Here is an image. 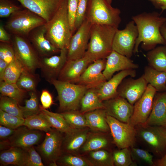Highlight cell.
<instances>
[{
	"label": "cell",
	"instance_id": "obj_43",
	"mask_svg": "<svg viewBox=\"0 0 166 166\" xmlns=\"http://www.w3.org/2000/svg\"><path fill=\"white\" fill-rule=\"evenodd\" d=\"M19 105V103L14 99L0 96V109L11 115L24 118Z\"/></svg>",
	"mask_w": 166,
	"mask_h": 166
},
{
	"label": "cell",
	"instance_id": "obj_1",
	"mask_svg": "<svg viewBox=\"0 0 166 166\" xmlns=\"http://www.w3.org/2000/svg\"><path fill=\"white\" fill-rule=\"evenodd\" d=\"M132 19L138 31L133 53H138L141 43L142 48L147 51L154 49L158 44H166L160 31L161 26L166 22V18L157 12H144L132 16Z\"/></svg>",
	"mask_w": 166,
	"mask_h": 166
},
{
	"label": "cell",
	"instance_id": "obj_5",
	"mask_svg": "<svg viewBox=\"0 0 166 166\" xmlns=\"http://www.w3.org/2000/svg\"><path fill=\"white\" fill-rule=\"evenodd\" d=\"M46 23L42 17L25 8L11 14L4 26L13 35L28 38L32 31Z\"/></svg>",
	"mask_w": 166,
	"mask_h": 166
},
{
	"label": "cell",
	"instance_id": "obj_32",
	"mask_svg": "<svg viewBox=\"0 0 166 166\" xmlns=\"http://www.w3.org/2000/svg\"><path fill=\"white\" fill-rule=\"evenodd\" d=\"M40 108L41 112L46 118L53 128L65 134L71 133L76 129L69 125L60 113L50 112L43 108L41 105Z\"/></svg>",
	"mask_w": 166,
	"mask_h": 166
},
{
	"label": "cell",
	"instance_id": "obj_15",
	"mask_svg": "<svg viewBox=\"0 0 166 166\" xmlns=\"http://www.w3.org/2000/svg\"><path fill=\"white\" fill-rule=\"evenodd\" d=\"M106 60V59H100L91 63L75 84L84 86L88 89L99 88L107 81L102 73Z\"/></svg>",
	"mask_w": 166,
	"mask_h": 166
},
{
	"label": "cell",
	"instance_id": "obj_28",
	"mask_svg": "<svg viewBox=\"0 0 166 166\" xmlns=\"http://www.w3.org/2000/svg\"><path fill=\"white\" fill-rule=\"evenodd\" d=\"M27 159L26 151L20 148L11 147L2 150L0 153V163L3 165L26 166Z\"/></svg>",
	"mask_w": 166,
	"mask_h": 166
},
{
	"label": "cell",
	"instance_id": "obj_8",
	"mask_svg": "<svg viewBox=\"0 0 166 166\" xmlns=\"http://www.w3.org/2000/svg\"><path fill=\"white\" fill-rule=\"evenodd\" d=\"M12 44L15 57L25 69L35 73L39 69L41 57L28 39L13 35Z\"/></svg>",
	"mask_w": 166,
	"mask_h": 166
},
{
	"label": "cell",
	"instance_id": "obj_55",
	"mask_svg": "<svg viewBox=\"0 0 166 166\" xmlns=\"http://www.w3.org/2000/svg\"><path fill=\"white\" fill-rule=\"evenodd\" d=\"M154 162V166H166V151L162 157L158 158Z\"/></svg>",
	"mask_w": 166,
	"mask_h": 166
},
{
	"label": "cell",
	"instance_id": "obj_16",
	"mask_svg": "<svg viewBox=\"0 0 166 166\" xmlns=\"http://www.w3.org/2000/svg\"><path fill=\"white\" fill-rule=\"evenodd\" d=\"M127 77L122 81L118 87V95L125 99L134 105L144 94L148 84L143 75L136 79L132 77Z\"/></svg>",
	"mask_w": 166,
	"mask_h": 166
},
{
	"label": "cell",
	"instance_id": "obj_42",
	"mask_svg": "<svg viewBox=\"0 0 166 166\" xmlns=\"http://www.w3.org/2000/svg\"><path fill=\"white\" fill-rule=\"evenodd\" d=\"M114 166H136L137 165L132 160L130 148H126L112 152Z\"/></svg>",
	"mask_w": 166,
	"mask_h": 166
},
{
	"label": "cell",
	"instance_id": "obj_29",
	"mask_svg": "<svg viewBox=\"0 0 166 166\" xmlns=\"http://www.w3.org/2000/svg\"><path fill=\"white\" fill-rule=\"evenodd\" d=\"M143 75L148 84L157 92L166 91V72L157 70L149 65L145 67Z\"/></svg>",
	"mask_w": 166,
	"mask_h": 166
},
{
	"label": "cell",
	"instance_id": "obj_23",
	"mask_svg": "<svg viewBox=\"0 0 166 166\" xmlns=\"http://www.w3.org/2000/svg\"><path fill=\"white\" fill-rule=\"evenodd\" d=\"M136 75L135 69H128L120 71L97 89L99 98L103 101L117 96V89L122 81L128 76L134 77Z\"/></svg>",
	"mask_w": 166,
	"mask_h": 166
},
{
	"label": "cell",
	"instance_id": "obj_48",
	"mask_svg": "<svg viewBox=\"0 0 166 166\" xmlns=\"http://www.w3.org/2000/svg\"><path fill=\"white\" fill-rule=\"evenodd\" d=\"M27 153V159L26 166H44L42 158L33 146L25 149Z\"/></svg>",
	"mask_w": 166,
	"mask_h": 166
},
{
	"label": "cell",
	"instance_id": "obj_37",
	"mask_svg": "<svg viewBox=\"0 0 166 166\" xmlns=\"http://www.w3.org/2000/svg\"><path fill=\"white\" fill-rule=\"evenodd\" d=\"M26 91L20 88L16 83L3 81L0 82L1 95L7 96L17 101L19 103L23 99Z\"/></svg>",
	"mask_w": 166,
	"mask_h": 166
},
{
	"label": "cell",
	"instance_id": "obj_12",
	"mask_svg": "<svg viewBox=\"0 0 166 166\" xmlns=\"http://www.w3.org/2000/svg\"><path fill=\"white\" fill-rule=\"evenodd\" d=\"M91 24L85 18L73 35L68 49L67 60H75L82 57L88 48Z\"/></svg>",
	"mask_w": 166,
	"mask_h": 166
},
{
	"label": "cell",
	"instance_id": "obj_10",
	"mask_svg": "<svg viewBox=\"0 0 166 166\" xmlns=\"http://www.w3.org/2000/svg\"><path fill=\"white\" fill-rule=\"evenodd\" d=\"M62 133L53 128L46 132L43 142L37 149L43 161L49 166L57 165V161L61 155L63 136Z\"/></svg>",
	"mask_w": 166,
	"mask_h": 166
},
{
	"label": "cell",
	"instance_id": "obj_30",
	"mask_svg": "<svg viewBox=\"0 0 166 166\" xmlns=\"http://www.w3.org/2000/svg\"><path fill=\"white\" fill-rule=\"evenodd\" d=\"M105 109L103 101L99 98L97 89H88L81 98L79 111L83 114L95 109Z\"/></svg>",
	"mask_w": 166,
	"mask_h": 166
},
{
	"label": "cell",
	"instance_id": "obj_27",
	"mask_svg": "<svg viewBox=\"0 0 166 166\" xmlns=\"http://www.w3.org/2000/svg\"><path fill=\"white\" fill-rule=\"evenodd\" d=\"M84 114L89 128L91 131L110 132L109 127L106 120L107 114L105 109H97Z\"/></svg>",
	"mask_w": 166,
	"mask_h": 166
},
{
	"label": "cell",
	"instance_id": "obj_50",
	"mask_svg": "<svg viewBox=\"0 0 166 166\" xmlns=\"http://www.w3.org/2000/svg\"><path fill=\"white\" fill-rule=\"evenodd\" d=\"M40 101L42 107L45 109L49 108L53 104L52 96L49 91L46 89L42 90Z\"/></svg>",
	"mask_w": 166,
	"mask_h": 166
},
{
	"label": "cell",
	"instance_id": "obj_46",
	"mask_svg": "<svg viewBox=\"0 0 166 166\" xmlns=\"http://www.w3.org/2000/svg\"><path fill=\"white\" fill-rule=\"evenodd\" d=\"M15 57V53L12 43L0 42V59L9 64Z\"/></svg>",
	"mask_w": 166,
	"mask_h": 166
},
{
	"label": "cell",
	"instance_id": "obj_21",
	"mask_svg": "<svg viewBox=\"0 0 166 166\" xmlns=\"http://www.w3.org/2000/svg\"><path fill=\"white\" fill-rule=\"evenodd\" d=\"M45 25L31 31L28 39L41 57H48L60 52L61 49L54 46L45 37Z\"/></svg>",
	"mask_w": 166,
	"mask_h": 166
},
{
	"label": "cell",
	"instance_id": "obj_53",
	"mask_svg": "<svg viewBox=\"0 0 166 166\" xmlns=\"http://www.w3.org/2000/svg\"><path fill=\"white\" fill-rule=\"evenodd\" d=\"M155 7L162 10V12L166 10V0H148Z\"/></svg>",
	"mask_w": 166,
	"mask_h": 166
},
{
	"label": "cell",
	"instance_id": "obj_22",
	"mask_svg": "<svg viewBox=\"0 0 166 166\" xmlns=\"http://www.w3.org/2000/svg\"><path fill=\"white\" fill-rule=\"evenodd\" d=\"M106 59L105 66L102 73L107 80L111 78L116 72L139 67V65L134 63L130 58L113 50Z\"/></svg>",
	"mask_w": 166,
	"mask_h": 166
},
{
	"label": "cell",
	"instance_id": "obj_24",
	"mask_svg": "<svg viewBox=\"0 0 166 166\" xmlns=\"http://www.w3.org/2000/svg\"><path fill=\"white\" fill-rule=\"evenodd\" d=\"M144 124L166 128V91L156 92L151 113Z\"/></svg>",
	"mask_w": 166,
	"mask_h": 166
},
{
	"label": "cell",
	"instance_id": "obj_47",
	"mask_svg": "<svg viewBox=\"0 0 166 166\" xmlns=\"http://www.w3.org/2000/svg\"><path fill=\"white\" fill-rule=\"evenodd\" d=\"M21 9L9 0H0V17L1 18L9 17L13 13Z\"/></svg>",
	"mask_w": 166,
	"mask_h": 166
},
{
	"label": "cell",
	"instance_id": "obj_2",
	"mask_svg": "<svg viewBox=\"0 0 166 166\" xmlns=\"http://www.w3.org/2000/svg\"><path fill=\"white\" fill-rule=\"evenodd\" d=\"M45 37L56 48L68 49L73 33L67 10V0H64L51 19L45 24Z\"/></svg>",
	"mask_w": 166,
	"mask_h": 166
},
{
	"label": "cell",
	"instance_id": "obj_33",
	"mask_svg": "<svg viewBox=\"0 0 166 166\" xmlns=\"http://www.w3.org/2000/svg\"><path fill=\"white\" fill-rule=\"evenodd\" d=\"M90 162L93 166H114L112 152L102 149L89 152L84 155Z\"/></svg>",
	"mask_w": 166,
	"mask_h": 166
},
{
	"label": "cell",
	"instance_id": "obj_51",
	"mask_svg": "<svg viewBox=\"0 0 166 166\" xmlns=\"http://www.w3.org/2000/svg\"><path fill=\"white\" fill-rule=\"evenodd\" d=\"M16 129L0 125V140H8L14 134Z\"/></svg>",
	"mask_w": 166,
	"mask_h": 166
},
{
	"label": "cell",
	"instance_id": "obj_52",
	"mask_svg": "<svg viewBox=\"0 0 166 166\" xmlns=\"http://www.w3.org/2000/svg\"><path fill=\"white\" fill-rule=\"evenodd\" d=\"M6 30L4 26L1 23L0 25V42L12 43L10 35Z\"/></svg>",
	"mask_w": 166,
	"mask_h": 166
},
{
	"label": "cell",
	"instance_id": "obj_34",
	"mask_svg": "<svg viewBox=\"0 0 166 166\" xmlns=\"http://www.w3.org/2000/svg\"><path fill=\"white\" fill-rule=\"evenodd\" d=\"M40 80L38 74L24 69L16 84L20 88L27 92H37V87Z\"/></svg>",
	"mask_w": 166,
	"mask_h": 166
},
{
	"label": "cell",
	"instance_id": "obj_20",
	"mask_svg": "<svg viewBox=\"0 0 166 166\" xmlns=\"http://www.w3.org/2000/svg\"><path fill=\"white\" fill-rule=\"evenodd\" d=\"M43 136L42 131L30 129L23 125L16 128L14 134L8 140L9 148L25 149L38 144Z\"/></svg>",
	"mask_w": 166,
	"mask_h": 166
},
{
	"label": "cell",
	"instance_id": "obj_6",
	"mask_svg": "<svg viewBox=\"0 0 166 166\" xmlns=\"http://www.w3.org/2000/svg\"><path fill=\"white\" fill-rule=\"evenodd\" d=\"M50 84L54 86L57 92L60 113L79 110L81 98L88 89L86 87L58 79L52 80Z\"/></svg>",
	"mask_w": 166,
	"mask_h": 166
},
{
	"label": "cell",
	"instance_id": "obj_3",
	"mask_svg": "<svg viewBox=\"0 0 166 166\" xmlns=\"http://www.w3.org/2000/svg\"><path fill=\"white\" fill-rule=\"evenodd\" d=\"M118 29L109 25H92L88 47L85 54L93 61L106 59L113 51V41Z\"/></svg>",
	"mask_w": 166,
	"mask_h": 166
},
{
	"label": "cell",
	"instance_id": "obj_36",
	"mask_svg": "<svg viewBox=\"0 0 166 166\" xmlns=\"http://www.w3.org/2000/svg\"><path fill=\"white\" fill-rule=\"evenodd\" d=\"M57 163L63 166H93L84 156L69 153H62Z\"/></svg>",
	"mask_w": 166,
	"mask_h": 166
},
{
	"label": "cell",
	"instance_id": "obj_39",
	"mask_svg": "<svg viewBox=\"0 0 166 166\" xmlns=\"http://www.w3.org/2000/svg\"><path fill=\"white\" fill-rule=\"evenodd\" d=\"M30 98L26 100L25 105L22 106L19 105L23 117L37 115L41 112V105L39 104L37 92H29Z\"/></svg>",
	"mask_w": 166,
	"mask_h": 166
},
{
	"label": "cell",
	"instance_id": "obj_57",
	"mask_svg": "<svg viewBox=\"0 0 166 166\" xmlns=\"http://www.w3.org/2000/svg\"><path fill=\"white\" fill-rule=\"evenodd\" d=\"M110 4H111L112 0H106Z\"/></svg>",
	"mask_w": 166,
	"mask_h": 166
},
{
	"label": "cell",
	"instance_id": "obj_56",
	"mask_svg": "<svg viewBox=\"0 0 166 166\" xmlns=\"http://www.w3.org/2000/svg\"><path fill=\"white\" fill-rule=\"evenodd\" d=\"M160 31L162 36L166 41V22L161 26Z\"/></svg>",
	"mask_w": 166,
	"mask_h": 166
},
{
	"label": "cell",
	"instance_id": "obj_44",
	"mask_svg": "<svg viewBox=\"0 0 166 166\" xmlns=\"http://www.w3.org/2000/svg\"><path fill=\"white\" fill-rule=\"evenodd\" d=\"M25 118L15 116L0 109V125L13 129L23 125Z\"/></svg>",
	"mask_w": 166,
	"mask_h": 166
},
{
	"label": "cell",
	"instance_id": "obj_18",
	"mask_svg": "<svg viewBox=\"0 0 166 166\" xmlns=\"http://www.w3.org/2000/svg\"><path fill=\"white\" fill-rule=\"evenodd\" d=\"M46 22L53 16L64 0H15Z\"/></svg>",
	"mask_w": 166,
	"mask_h": 166
},
{
	"label": "cell",
	"instance_id": "obj_11",
	"mask_svg": "<svg viewBox=\"0 0 166 166\" xmlns=\"http://www.w3.org/2000/svg\"><path fill=\"white\" fill-rule=\"evenodd\" d=\"M138 31L134 22H129L125 28L117 30L113 43V50L130 58L133 53Z\"/></svg>",
	"mask_w": 166,
	"mask_h": 166
},
{
	"label": "cell",
	"instance_id": "obj_17",
	"mask_svg": "<svg viewBox=\"0 0 166 166\" xmlns=\"http://www.w3.org/2000/svg\"><path fill=\"white\" fill-rule=\"evenodd\" d=\"M107 115L124 123H129L133 111L134 105L125 99L117 95L103 101Z\"/></svg>",
	"mask_w": 166,
	"mask_h": 166
},
{
	"label": "cell",
	"instance_id": "obj_19",
	"mask_svg": "<svg viewBox=\"0 0 166 166\" xmlns=\"http://www.w3.org/2000/svg\"><path fill=\"white\" fill-rule=\"evenodd\" d=\"M93 62L85 54L78 59L67 60L57 79L63 81L76 83L88 66Z\"/></svg>",
	"mask_w": 166,
	"mask_h": 166
},
{
	"label": "cell",
	"instance_id": "obj_14",
	"mask_svg": "<svg viewBox=\"0 0 166 166\" xmlns=\"http://www.w3.org/2000/svg\"><path fill=\"white\" fill-rule=\"evenodd\" d=\"M68 49H61L59 55L41 57L39 69L42 77L49 83L58 76L67 60Z\"/></svg>",
	"mask_w": 166,
	"mask_h": 166
},
{
	"label": "cell",
	"instance_id": "obj_26",
	"mask_svg": "<svg viewBox=\"0 0 166 166\" xmlns=\"http://www.w3.org/2000/svg\"><path fill=\"white\" fill-rule=\"evenodd\" d=\"M114 144L110 133L91 131L86 141L80 149L78 154L83 156L87 152L102 149L111 150Z\"/></svg>",
	"mask_w": 166,
	"mask_h": 166
},
{
	"label": "cell",
	"instance_id": "obj_25",
	"mask_svg": "<svg viewBox=\"0 0 166 166\" xmlns=\"http://www.w3.org/2000/svg\"><path fill=\"white\" fill-rule=\"evenodd\" d=\"M89 128L76 129L65 134L61 146L62 153L78 154L79 151L86 141L91 132Z\"/></svg>",
	"mask_w": 166,
	"mask_h": 166
},
{
	"label": "cell",
	"instance_id": "obj_35",
	"mask_svg": "<svg viewBox=\"0 0 166 166\" xmlns=\"http://www.w3.org/2000/svg\"><path fill=\"white\" fill-rule=\"evenodd\" d=\"M23 125L28 128L47 132L53 128L43 114H38L25 118Z\"/></svg>",
	"mask_w": 166,
	"mask_h": 166
},
{
	"label": "cell",
	"instance_id": "obj_4",
	"mask_svg": "<svg viewBox=\"0 0 166 166\" xmlns=\"http://www.w3.org/2000/svg\"><path fill=\"white\" fill-rule=\"evenodd\" d=\"M135 127L136 142L158 159L162 157L166 151V128L145 124Z\"/></svg>",
	"mask_w": 166,
	"mask_h": 166
},
{
	"label": "cell",
	"instance_id": "obj_45",
	"mask_svg": "<svg viewBox=\"0 0 166 166\" xmlns=\"http://www.w3.org/2000/svg\"><path fill=\"white\" fill-rule=\"evenodd\" d=\"M89 0H79L75 23V31L82 24L86 17Z\"/></svg>",
	"mask_w": 166,
	"mask_h": 166
},
{
	"label": "cell",
	"instance_id": "obj_49",
	"mask_svg": "<svg viewBox=\"0 0 166 166\" xmlns=\"http://www.w3.org/2000/svg\"><path fill=\"white\" fill-rule=\"evenodd\" d=\"M79 0H67L68 19L73 33L75 31V23Z\"/></svg>",
	"mask_w": 166,
	"mask_h": 166
},
{
	"label": "cell",
	"instance_id": "obj_41",
	"mask_svg": "<svg viewBox=\"0 0 166 166\" xmlns=\"http://www.w3.org/2000/svg\"><path fill=\"white\" fill-rule=\"evenodd\" d=\"M24 69L22 64L15 57L6 67L2 81L16 83Z\"/></svg>",
	"mask_w": 166,
	"mask_h": 166
},
{
	"label": "cell",
	"instance_id": "obj_7",
	"mask_svg": "<svg viewBox=\"0 0 166 166\" xmlns=\"http://www.w3.org/2000/svg\"><path fill=\"white\" fill-rule=\"evenodd\" d=\"M121 11L106 0H89L85 18L91 25H106L118 28Z\"/></svg>",
	"mask_w": 166,
	"mask_h": 166
},
{
	"label": "cell",
	"instance_id": "obj_31",
	"mask_svg": "<svg viewBox=\"0 0 166 166\" xmlns=\"http://www.w3.org/2000/svg\"><path fill=\"white\" fill-rule=\"evenodd\" d=\"M148 65L160 71L166 72V46L163 45L149 50L146 54Z\"/></svg>",
	"mask_w": 166,
	"mask_h": 166
},
{
	"label": "cell",
	"instance_id": "obj_38",
	"mask_svg": "<svg viewBox=\"0 0 166 166\" xmlns=\"http://www.w3.org/2000/svg\"><path fill=\"white\" fill-rule=\"evenodd\" d=\"M60 113L72 128L76 129L89 128L84 114L81 113L79 110H71Z\"/></svg>",
	"mask_w": 166,
	"mask_h": 166
},
{
	"label": "cell",
	"instance_id": "obj_9",
	"mask_svg": "<svg viewBox=\"0 0 166 166\" xmlns=\"http://www.w3.org/2000/svg\"><path fill=\"white\" fill-rule=\"evenodd\" d=\"M106 120L114 144L119 149L134 147L136 143L135 126L107 115Z\"/></svg>",
	"mask_w": 166,
	"mask_h": 166
},
{
	"label": "cell",
	"instance_id": "obj_13",
	"mask_svg": "<svg viewBox=\"0 0 166 166\" xmlns=\"http://www.w3.org/2000/svg\"><path fill=\"white\" fill-rule=\"evenodd\" d=\"M156 92L154 88L148 84L143 95L133 105V113L128 123L135 127L145 123L151 113Z\"/></svg>",
	"mask_w": 166,
	"mask_h": 166
},
{
	"label": "cell",
	"instance_id": "obj_54",
	"mask_svg": "<svg viewBox=\"0 0 166 166\" xmlns=\"http://www.w3.org/2000/svg\"><path fill=\"white\" fill-rule=\"evenodd\" d=\"M8 65L4 61L0 59V82L2 81L4 72Z\"/></svg>",
	"mask_w": 166,
	"mask_h": 166
},
{
	"label": "cell",
	"instance_id": "obj_40",
	"mask_svg": "<svg viewBox=\"0 0 166 166\" xmlns=\"http://www.w3.org/2000/svg\"><path fill=\"white\" fill-rule=\"evenodd\" d=\"M130 149L132 160L137 165L154 166L153 155L149 151L135 146L130 148Z\"/></svg>",
	"mask_w": 166,
	"mask_h": 166
}]
</instances>
